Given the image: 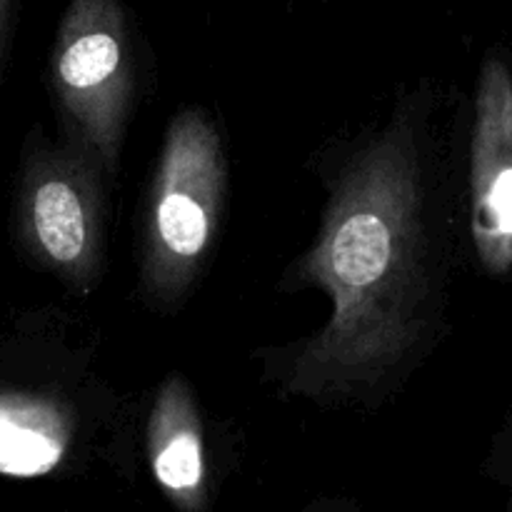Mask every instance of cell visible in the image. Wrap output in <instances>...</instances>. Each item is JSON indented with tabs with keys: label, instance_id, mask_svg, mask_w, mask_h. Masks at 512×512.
<instances>
[{
	"label": "cell",
	"instance_id": "8",
	"mask_svg": "<svg viewBox=\"0 0 512 512\" xmlns=\"http://www.w3.org/2000/svg\"><path fill=\"white\" fill-rule=\"evenodd\" d=\"M20 3L23 0H0V78H3L5 63H8L10 43H13L15 25H18Z\"/></svg>",
	"mask_w": 512,
	"mask_h": 512
},
{
	"label": "cell",
	"instance_id": "6",
	"mask_svg": "<svg viewBox=\"0 0 512 512\" xmlns=\"http://www.w3.org/2000/svg\"><path fill=\"white\" fill-rule=\"evenodd\" d=\"M143 453L150 475L173 508L210 510L215 473L208 425L198 395L183 373L165 375L155 388L143 420Z\"/></svg>",
	"mask_w": 512,
	"mask_h": 512
},
{
	"label": "cell",
	"instance_id": "5",
	"mask_svg": "<svg viewBox=\"0 0 512 512\" xmlns=\"http://www.w3.org/2000/svg\"><path fill=\"white\" fill-rule=\"evenodd\" d=\"M465 228L480 273L512 275V55H483L468 113L463 158Z\"/></svg>",
	"mask_w": 512,
	"mask_h": 512
},
{
	"label": "cell",
	"instance_id": "4",
	"mask_svg": "<svg viewBox=\"0 0 512 512\" xmlns=\"http://www.w3.org/2000/svg\"><path fill=\"white\" fill-rule=\"evenodd\" d=\"M118 185L75 143L33 128L20 155L13 233L20 253L68 293L88 298L108 265L110 195Z\"/></svg>",
	"mask_w": 512,
	"mask_h": 512
},
{
	"label": "cell",
	"instance_id": "1",
	"mask_svg": "<svg viewBox=\"0 0 512 512\" xmlns=\"http://www.w3.org/2000/svg\"><path fill=\"white\" fill-rule=\"evenodd\" d=\"M448 113L445 90L418 80L378 120L320 150L318 230L278 288L318 290L328 318L250 355L280 400L378 413L448 335L465 215Z\"/></svg>",
	"mask_w": 512,
	"mask_h": 512
},
{
	"label": "cell",
	"instance_id": "3",
	"mask_svg": "<svg viewBox=\"0 0 512 512\" xmlns=\"http://www.w3.org/2000/svg\"><path fill=\"white\" fill-rule=\"evenodd\" d=\"M143 80L145 45L128 3L68 0L48 63L58 133L93 155L115 185Z\"/></svg>",
	"mask_w": 512,
	"mask_h": 512
},
{
	"label": "cell",
	"instance_id": "7",
	"mask_svg": "<svg viewBox=\"0 0 512 512\" xmlns=\"http://www.w3.org/2000/svg\"><path fill=\"white\" fill-rule=\"evenodd\" d=\"M483 473L493 480L498 488H503L508 493V508L512 510V408L505 415L503 425L495 433L493 445L488 450V458H485Z\"/></svg>",
	"mask_w": 512,
	"mask_h": 512
},
{
	"label": "cell",
	"instance_id": "2",
	"mask_svg": "<svg viewBox=\"0 0 512 512\" xmlns=\"http://www.w3.org/2000/svg\"><path fill=\"white\" fill-rule=\"evenodd\" d=\"M223 128L205 105L175 110L165 128L135 235L140 300L153 313L183 310L220 243L228 205Z\"/></svg>",
	"mask_w": 512,
	"mask_h": 512
}]
</instances>
